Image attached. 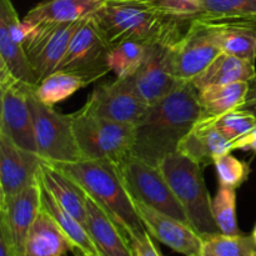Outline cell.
I'll return each mask as SVG.
<instances>
[{
    "label": "cell",
    "instance_id": "d6986e66",
    "mask_svg": "<svg viewBox=\"0 0 256 256\" xmlns=\"http://www.w3.org/2000/svg\"><path fill=\"white\" fill-rule=\"evenodd\" d=\"M88 232L102 256H134L130 240L122 228L86 196Z\"/></svg>",
    "mask_w": 256,
    "mask_h": 256
},
{
    "label": "cell",
    "instance_id": "f1b7e54d",
    "mask_svg": "<svg viewBox=\"0 0 256 256\" xmlns=\"http://www.w3.org/2000/svg\"><path fill=\"white\" fill-rule=\"evenodd\" d=\"M199 6L198 19L220 22L256 18V0H199Z\"/></svg>",
    "mask_w": 256,
    "mask_h": 256
},
{
    "label": "cell",
    "instance_id": "4fadbf2b",
    "mask_svg": "<svg viewBox=\"0 0 256 256\" xmlns=\"http://www.w3.org/2000/svg\"><path fill=\"white\" fill-rule=\"evenodd\" d=\"M222 52L209 20H192L175 46V76L180 82H192Z\"/></svg>",
    "mask_w": 256,
    "mask_h": 256
},
{
    "label": "cell",
    "instance_id": "f546056e",
    "mask_svg": "<svg viewBox=\"0 0 256 256\" xmlns=\"http://www.w3.org/2000/svg\"><path fill=\"white\" fill-rule=\"evenodd\" d=\"M148 45L144 42L126 40L110 49L109 66L116 78L132 76L142 65Z\"/></svg>",
    "mask_w": 256,
    "mask_h": 256
},
{
    "label": "cell",
    "instance_id": "60d3db41",
    "mask_svg": "<svg viewBox=\"0 0 256 256\" xmlns=\"http://www.w3.org/2000/svg\"><path fill=\"white\" fill-rule=\"evenodd\" d=\"M254 256H256V252H255V254H254Z\"/></svg>",
    "mask_w": 256,
    "mask_h": 256
},
{
    "label": "cell",
    "instance_id": "5b68a950",
    "mask_svg": "<svg viewBox=\"0 0 256 256\" xmlns=\"http://www.w3.org/2000/svg\"><path fill=\"white\" fill-rule=\"evenodd\" d=\"M72 129L84 159L120 164L132 152L135 125L99 116L82 108L72 114Z\"/></svg>",
    "mask_w": 256,
    "mask_h": 256
},
{
    "label": "cell",
    "instance_id": "7402d4cb",
    "mask_svg": "<svg viewBox=\"0 0 256 256\" xmlns=\"http://www.w3.org/2000/svg\"><path fill=\"white\" fill-rule=\"evenodd\" d=\"M74 246L59 225L44 210H40L28 232L25 256H65Z\"/></svg>",
    "mask_w": 256,
    "mask_h": 256
},
{
    "label": "cell",
    "instance_id": "5bb4252c",
    "mask_svg": "<svg viewBox=\"0 0 256 256\" xmlns=\"http://www.w3.org/2000/svg\"><path fill=\"white\" fill-rule=\"evenodd\" d=\"M25 24L12 0H0V66L18 80L36 86V78L24 49Z\"/></svg>",
    "mask_w": 256,
    "mask_h": 256
},
{
    "label": "cell",
    "instance_id": "3957f363",
    "mask_svg": "<svg viewBox=\"0 0 256 256\" xmlns=\"http://www.w3.org/2000/svg\"><path fill=\"white\" fill-rule=\"evenodd\" d=\"M94 16L110 46L126 40L148 45L178 22H185L164 14L144 0H106Z\"/></svg>",
    "mask_w": 256,
    "mask_h": 256
},
{
    "label": "cell",
    "instance_id": "1f68e13d",
    "mask_svg": "<svg viewBox=\"0 0 256 256\" xmlns=\"http://www.w3.org/2000/svg\"><path fill=\"white\" fill-rule=\"evenodd\" d=\"M214 122L218 129L232 142L254 129L256 115L252 110L240 108L214 118Z\"/></svg>",
    "mask_w": 256,
    "mask_h": 256
},
{
    "label": "cell",
    "instance_id": "d590c367",
    "mask_svg": "<svg viewBox=\"0 0 256 256\" xmlns=\"http://www.w3.org/2000/svg\"><path fill=\"white\" fill-rule=\"evenodd\" d=\"M232 152L234 150H245V152H256V125L252 132L232 142Z\"/></svg>",
    "mask_w": 256,
    "mask_h": 256
},
{
    "label": "cell",
    "instance_id": "44dd1931",
    "mask_svg": "<svg viewBox=\"0 0 256 256\" xmlns=\"http://www.w3.org/2000/svg\"><path fill=\"white\" fill-rule=\"evenodd\" d=\"M210 22V29L222 52L255 62L256 20H220Z\"/></svg>",
    "mask_w": 256,
    "mask_h": 256
},
{
    "label": "cell",
    "instance_id": "6da1fadb",
    "mask_svg": "<svg viewBox=\"0 0 256 256\" xmlns=\"http://www.w3.org/2000/svg\"><path fill=\"white\" fill-rule=\"evenodd\" d=\"M202 115L198 89L192 82H180L170 94L150 105L146 115L135 125L132 154L159 166L164 158L178 152Z\"/></svg>",
    "mask_w": 256,
    "mask_h": 256
},
{
    "label": "cell",
    "instance_id": "8fae6325",
    "mask_svg": "<svg viewBox=\"0 0 256 256\" xmlns=\"http://www.w3.org/2000/svg\"><path fill=\"white\" fill-rule=\"evenodd\" d=\"M32 85L18 80L4 66H0V134L9 138L18 146L38 154L34 125L28 102Z\"/></svg>",
    "mask_w": 256,
    "mask_h": 256
},
{
    "label": "cell",
    "instance_id": "836d02e7",
    "mask_svg": "<svg viewBox=\"0 0 256 256\" xmlns=\"http://www.w3.org/2000/svg\"><path fill=\"white\" fill-rule=\"evenodd\" d=\"M134 256H162L159 248L152 242V236L148 232L129 238Z\"/></svg>",
    "mask_w": 256,
    "mask_h": 256
},
{
    "label": "cell",
    "instance_id": "8d00e7d4",
    "mask_svg": "<svg viewBox=\"0 0 256 256\" xmlns=\"http://www.w3.org/2000/svg\"><path fill=\"white\" fill-rule=\"evenodd\" d=\"M242 108H245V109L252 110V112L256 115V96L249 98V99H248V102H245V105Z\"/></svg>",
    "mask_w": 256,
    "mask_h": 256
},
{
    "label": "cell",
    "instance_id": "7c38bea8",
    "mask_svg": "<svg viewBox=\"0 0 256 256\" xmlns=\"http://www.w3.org/2000/svg\"><path fill=\"white\" fill-rule=\"evenodd\" d=\"M82 108L114 122L138 125L146 115L150 105L138 92L132 75L96 85Z\"/></svg>",
    "mask_w": 256,
    "mask_h": 256
},
{
    "label": "cell",
    "instance_id": "277c9868",
    "mask_svg": "<svg viewBox=\"0 0 256 256\" xmlns=\"http://www.w3.org/2000/svg\"><path fill=\"white\" fill-rule=\"evenodd\" d=\"M159 169L184 208L190 225L202 236L220 232L212 212V199L205 185L204 168L175 152L160 162Z\"/></svg>",
    "mask_w": 256,
    "mask_h": 256
},
{
    "label": "cell",
    "instance_id": "ba28073f",
    "mask_svg": "<svg viewBox=\"0 0 256 256\" xmlns=\"http://www.w3.org/2000/svg\"><path fill=\"white\" fill-rule=\"evenodd\" d=\"M116 166L125 189L132 199L190 224L184 208L172 192L159 166H154L132 154Z\"/></svg>",
    "mask_w": 256,
    "mask_h": 256
},
{
    "label": "cell",
    "instance_id": "e0dca14e",
    "mask_svg": "<svg viewBox=\"0 0 256 256\" xmlns=\"http://www.w3.org/2000/svg\"><path fill=\"white\" fill-rule=\"evenodd\" d=\"M42 210L40 182L30 185L0 204V219L8 225L20 256H25L28 232Z\"/></svg>",
    "mask_w": 256,
    "mask_h": 256
},
{
    "label": "cell",
    "instance_id": "484cf974",
    "mask_svg": "<svg viewBox=\"0 0 256 256\" xmlns=\"http://www.w3.org/2000/svg\"><path fill=\"white\" fill-rule=\"evenodd\" d=\"M202 116H220L232 110L240 109L249 99L250 82H239L226 85H215L199 90Z\"/></svg>",
    "mask_w": 256,
    "mask_h": 256
},
{
    "label": "cell",
    "instance_id": "d4e9b609",
    "mask_svg": "<svg viewBox=\"0 0 256 256\" xmlns=\"http://www.w3.org/2000/svg\"><path fill=\"white\" fill-rule=\"evenodd\" d=\"M40 192H42V210L50 215L54 219V222L59 225L60 229L64 232L68 239L74 246L75 252H80L86 256H102L99 250L95 246L92 236L88 232L86 228L75 219L70 212H68L56 200L52 198L46 190V188L40 182Z\"/></svg>",
    "mask_w": 256,
    "mask_h": 256
},
{
    "label": "cell",
    "instance_id": "9c48e42d",
    "mask_svg": "<svg viewBox=\"0 0 256 256\" xmlns=\"http://www.w3.org/2000/svg\"><path fill=\"white\" fill-rule=\"evenodd\" d=\"M110 49L112 46L92 14L82 20L75 32L58 70L76 75L89 85L112 72Z\"/></svg>",
    "mask_w": 256,
    "mask_h": 256
},
{
    "label": "cell",
    "instance_id": "7a4b0ae2",
    "mask_svg": "<svg viewBox=\"0 0 256 256\" xmlns=\"http://www.w3.org/2000/svg\"><path fill=\"white\" fill-rule=\"evenodd\" d=\"M74 180L88 198L102 208L128 235L146 232L120 178L116 164L109 160L82 159L74 162H48Z\"/></svg>",
    "mask_w": 256,
    "mask_h": 256
},
{
    "label": "cell",
    "instance_id": "9a60e30c",
    "mask_svg": "<svg viewBox=\"0 0 256 256\" xmlns=\"http://www.w3.org/2000/svg\"><path fill=\"white\" fill-rule=\"evenodd\" d=\"M42 159L0 134V204L36 184Z\"/></svg>",
    "mask_w": 256,
    "mask_h": 256
},
{
    "label": "cell",
    "instance_id": "83f0119b",
    "mask_svg": "<svg viewBox=\"0 0 256 256\" xmlns=\"http://www.w3.org/2000/svg\"><path fill=\"white\" fill-rule=\"evenodd\" d=\"M202 244L198 256H254L256 242L252 235H202Z\"/></svg>",
    "mask_w": 256,
    "mask_h": 256
},
{
    "label": "cell",
    "instance_id": "4316f807",
    "mask_svg": "<svg viewBox=\"0 0 256 256\" xmlns=\"http://www.w3.org/2000/svg\"><path fill=\"white\" fill-rule=\"evenodd\" d=\"M88 86L82 78L66 72H54L34 88V95L44 104L54 106L56 102L72 96L74 92Z\"/></svg>",
    "mask_w": 256,
    "mask_h": 256
},
{
    "label": "cell",
    "instance_id": "74e56055",
    "mask_svg": "<svg viewBox=\"0 0 256 256\" xmlns=\"http://www.w3.org/2000/svg\"><path fill=\"white\" fill-rule=\"evenodd\" d=\"M252 238H254V240H255V242H256V225H255V228H254V230H252Z\"/></svg>",
    "mask_w": 256,
    "mask_h": 256
},
{
    "label": "cell",
    "instance_id": "d6a6232c",
    "mask_svg": "<svg viewBox=\"0 0 256 256\" xmlns=\"http://www.w3.org/2000/svg\"><path fill=\"white\" fill-rule=\"evenodd\" d=\"M214 166L216 169L219 185L239 189L250 175V165L246 162L235 158L232 152L220 155L214 162Z\"/></svg>",
    "mask_w": 256,
    "mask_h": 256
},
{
    "label": "cell",
    "instance_id": "8992f818",
    "mask_svg": "<svg viewBox=\"0 0 256 256\" xmlns=\"http://www.w3.org/2000/svg\"><path fill=\"white\" fill-rule=\"evenodd\" d=\"M28 92V102L34 125L38 155L45 162H74L84 159L72 129V114H60Z\"/></svg>",
    "mask_w": 256,
    "mask_h": 256
},
{
    "label": "cell",
    "instance_id": "52a82bcc",
    "mask_svg": "<svg viewBox=\"0 0 256 256\" xmlns=\"http://www.w3.org/2000/svg\"><path fill=\"white\" fill-rule=\"evenodd\" d=\"M185 24L190 22H178L148 44L144 62L134 75L138 92L146 104H155L180 84L175 76L174 56L176 42L185 32H182Z\"/></svg>",
    "mask_w": 256,
    "mask_h": 256
},
{
    "label": "cell",
    "instance_id": "ffe728a7",
    "mask_svg": "<svg viewBox=\"0 0 256 256\" xmlns=\"http://www.w3.org/2000/svg\"><path fill=\"white\" fill-rule=\"evenodd\" d=\"M39 179L42 184L46 188L48 192L52 195L55 200L79 220L85 228L88 226V205L86 194L82 188L70 179L68 175L60 172L52 165L42 160V166L39 172ZM88 230V229H86Z\"/></svg>",
    "mask_w": 256,
    "mask_h": 256
},
{
    "label": "cell",
    "instance_id": "b9f144b4",
    "mask_svg": "<svg viewBox=\"0 0 256 256\" xmlns=\"http://www.w3.org/2000/svg\"><path fill=\"white\" fill-rule=\"evenodd\" d=\"M252 20H256V18H255V19H252Z\"/></svg>",
    "mask_w": 256,
    "mask_h": 256
},
{
    "label": "cell",
    "instance_id": "e575fe53",
    "mask_svg": "<svg viewBox=\"0 0 256 256\" xmlns=\"http://www.w3.org/2000/svg\"><path fill=\"white\" fill-rule=\"evenodd\" d=\"M0 256H20L8 225L0 219Z\"/></svg>",
    "mask_w": 256,
    "mask_h": 256
},
{
    "label": "cell",
    "instance_id": "ab89813d",
    "mask_svg": "<svg viewBox=\"0 0 256 256\" xmlns=\"http://www.w3.org/2000/svg\"><path fill=\"white\" fill-rule=\"evenodd\" d=\"M255 96H256V89H255Z\"/></svg>",
    "mask_w": 256,
    "mask_h": 256
},
{
    "label": "cell",
    "instance_id": "30bf717a",
    "mask_svg": "<svg viewBox=\"0 0 256 256\" xmlns=\"http://www.w3.org/2000/svg\"><path fill=\"white\" fill-rule=\"evenodd\" d=\"M85 19V18H84ZM82 20L25 24L24 49L36 82L56 72Z\"/></svg>",
    "mask_w": 256,
    "mask_h": 256
},
{
    "label": "cell",
    "instance_id": "2e32d148",
    "mask_svg": "<svg viewBox=\"0 0 256 256\" xmlns=\"http://www.w3.org/2000/svg\"><path fill=\"white\" fill-rule=\"evenodd\" d=\"M134 204L145 229L154 239L182 255H199L202 238L192 225L138 200Z\"/></svg>",
    "mask_w": 256,
    "mask_h": 256
},
{
    "label": "cell",
    "instance_id": "f35d334b",
    "mask_svg": "<svg viewBox=\"0 0 256 256\" xmlns=\"http://www.w3.org/2000/svg\"><path fill=\"white\" fill-rule=\"evenodd\" d=\"M75 256H86V255H84V254H80V252H75Z\"/></svg>",
    "mask_w": 256,
    "mask_h": 256
},
{
    "label": "cell",
    "instance_id": "ac0fdd59",
    "mask_svg": "<svg viewBox=\"0 0 256 256\" xmlns=\"http://www.w3.org/2000/svg\"><path fill=\"white\" fill-rule=\"evenodd\" d=\"M178 152L202 168L214 165L220 155L232 152V142L220 132L212 116H202L182 140Z\"/></svg>",
    "mask_w": 256,
    "mask_h": 256
},
{
    "label": "cell",
    "instance_id": "4dcf8cb0",
    "mask_svg": "<svg viewBox=\"0 0 256 256\" xmlns=\"http://www.w3.org/2000/svg\"><path fill=\"white\" fill-rule=\"evenodd\" d=\"M212 212L222 234H242L236 219V190L219 185L212 202Z\"/></svg>",
    "mask_w": 256,
    "mask_h": 256
},
{
    "label": "cell",
    "instance_id": "cb8c5ba5",
    "mask_svg": "<svg viewBox=\"0 0 256 256\" xmlns=\"http://www.w3.org/2000/svg\"><path fill=\"white\" fill-rule=\"evenodd\" d=\"M255 79V62L222 52L192 82L199 92L215 85H226L239 82H252Z\"/></svg>",
    "mask_w": 256,
    "mask_h": 256
},
{
    "label": "cell",
    "instance_id": "603a6c76",
    "mask_svg": "<svg viewBox=\"0 0 256 256\" xmlns=\"http://www.w3.org/2000/svg\"><path fill=\"white\" fill-rule=\"evenodd\" d=\"M106 0H42L28 12L22 22L28 25L82 20L94 14Z\"/></svg>",
    "mask_w": 256,
    "mask_h": 256
}]
</instances>
